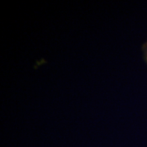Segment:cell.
Here are the masks:
<instances>
[{
  "instance_id": "6da1fadb",
  "label": "cell",
  "mask_w": 147,
  "mask_h": 147,
  "mask_svg": "<svg viewBox=\"0 0 147 147\" xmlns=\"http://www.w3.org/2000/svg\"><path fill=\"white\" fill-rule=\"evenodd\" d=\"M143 53H144V57H145V59L146 61L147 62V42L144 44L143 46Z\"/></svg>"
}]
</instances>
